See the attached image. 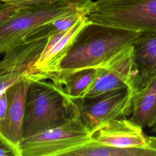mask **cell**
I'll return each mask as SVG.
<instances>
[{"instance_id":"obj_8","label":"cell","mask_w":156,"mask_h":156,"mask_svg":"<svg viewBox=\"0 0 156 156\" xmlns=\"http://www.w3.org/2000/svg\"><path fill=\"white\" fill-rule=\"evenodd\" d=\"M35 74L17 81L5 90L7 108L0 121V139L12 149L15 156H21L20 144L23 138L26 95L30 79Z\"/></svg>"},{"instance_id":"obj_2","label":"cell","mask_w":156,"mask_h":156,"mask_svg":"<svg viewBox=\"0 0 156 156\" xmlns=\"http://www.w3.org/2000/svg\"><path fill=\"white\" fill-rule=\"evenodd\" d=\"M40 74L30 79L27 92L23 138L60 126L73 116L69 98Z\"/></svg>"},{"instance_id":"obj_9","label":"cell","mask_w":156,"mask_h":156,"mask_svg":"<svg viewBox=\"0 0 156 156\" xmlns=\"http://www.w3.org/2000/svg\"><path fill=\"white\" fill-rule=\"evenodd\" d=\"M132 55L130 45L96 68L93 80L83 97L94 96L121 88L131 90Z\"/></svg>"},{"instance_id":"obj_4","label":"cell","mask_w":156,"mask_h":156,"mask_svg":"<svg viewBox=\"0 0 156 156\" xmlns=\"http://www.w3.org/2000/svg\"><path fill=\"white\" fill-rule=\"evenodd\" d=\"M86 16L91 22L140 32H156V0H97Z\"/></svg>"},{"instance_id":"obj_15","label":"cell","mask_w":156,"mask_h":156,"mask_svg":"<svg viewBox=\"0 0 156 156\" xmlns=\"http://www.w3.org/2000/svg\"><path fill=\"white\" fill-rule=\"evenodd\" d=\"M66 156H156V151L147 148L118 147L90 140Z\"/></svg>"},{"instance_id":"obj_20","label":"cell","mask_w":156,"mask_h":156,"mask_svg":"<svg viewBox=\"0 0 156 156\" xmlns=\"http://www.w3.org/2000/svg\"><path fill=\"white\" fill-rule=\"evenodd\" d=\"M146 142L148 149L156 151V137L146 136Z\"/></svg>"},{"instance_id":"obj_13","label":"cell","mask_w":156,"mask_h":156,"mask_svg":"<svg viewBox=\"0 0 156 156\" xmlns=\"http://www.w3.org/2000/svg\"><path fill=\"white\" fill-rule=\"evenodd\" d=\"M130 115L129 119L143 128L156 125V80L132 93Z\"/></svg>"},{"instance_id":"obj_5","label":"cell","mask_w":156,"mask_h":156,"mask_svg":"<svg viewBox=\"0 0 156 156\" xmlns=\"http://www.w3.org/2000/svg\"><path fill=\"white\" fill-rule=\"evenodd\" d=\"M91 133L73 116L65 124L31 136L20 144L21 156H66L90 140Z\"/></svg>"},{"instance_id":"obj_16","label":"cell","mask_w":156,"mask_h":156,"mask_svg":"<svg viewBox=\"0 0 156 156\" xmlns=\"http://www.w3.org/2000/svg\"><path fill=\"white\" fill-rule=\"evenodd\" d=\"M83 0H0L1 2L11 4L21 9L34 8L49 5L77 2Z\"/></svg>"},{"instance_id":"obj_3","label":"cell","mask_w":156,"mask_h":156,"mask_svg":"<svg viewBox=\"0 0 156 156\" xmlns=\"http://www.w3.org/2000/svg\"><path fill=\"white\" fill-rule=\"evenodd\" d=\"M91 0L21 9L0 24V54L5 53L34 35L41 27L76 13H87Z\"/></svg>"},{"instance_id":"obj_19","label":"cell","mask_w":156,"mask_h":156,"mask_svg":"<svg viewBox=\"0 0 156 156\" xmlns=\"http://www.w3.org/2000/svg\"><path fill=\"white\" fill-rule=\"evenodd\" d=\"M0 156H15L12 149L0 139Z\"/></svg>"},{"instance_id":"obj_21","label":"cell","mask_w":156,"mask_h":156,"mask_svg":"<svg viewBox=\"0 0 156 156\" xmlns=\"http://www.w3.org/2000/svg\"><path fill=\"white\" fill-rule=\"evenodd\" d=\"M152 132H154V133H156V125H155V126H154L153 127V129H152Z\"/></svg>"},{"instance_id":"obj_12","label":"cell","mask_w":156,"mask_h":156,"mask_svg":"<svg viewBox=\"0 0 156 156\" xmlns=\"http://www.w3.org/2000/svg\"><path fill=\"white\" fill-rule=\"evenodd\" d=\"M88 22L86 16L80 18L46 52L41 53L34 65L36 73L43 75L45 79L60 70V65L68 53L79 31Z\"/></svg>"},{"instance_id":"obj_22","label":"cell","mask_w":156,"mask_h":156,"mask_svg":"<svg viewBox=\"0 0 156 156\" xmlns=\"http://www.w3.org/2000/svg\"><path fill=\"white\" fill-rule=\"evenodd\" d=\"M0 4H1V1H0Z\"/></svg>"},{"instance_id":"obj_7","label":"cell","mask_w":156,"mask_h":156,"mask_svg":"<svg viewBox=\"0 0 156 156\" xmlns=\"http://www.w3.org/2000/svg\"><path fill=\"white\" fill-rule=\"evenodd\" d=\"M48 38L35 33L5 52L0 60V95L17 81L37 74L34 65L44 48Z\"/></svg>"},{"instance_id":"obj_17","label":"cell","mask_w":156,"mask_h":156,"mask_svg":"<svg viewBox=\"0 0 156 156\" xmlns=\"http://www.w3.org/2000/svg\"><path fill=\"white\" fill-rule=\"evenodd\" d=\"M20 8L16 6L8 4H0V24L11 18L15 14H16Z\"/></svg>"},{"instance_id":"obj_10","label":"cell","mask_w":156,"mask_h":156,"mask_svg":"<svg viewBox=\"0 0 156 156\" xmlns=\"http://www.w3.org/2000/svg\"><path fill=\"white\" fill-rule=\"evenodd\" d=\"M132 46L133 93L156 80V32H140Z\"/></svg>"},{"instance_id":"obj_6","label":"cell","mask_w":156,"mask_h":156,"mask_svg":"<svg viewBox=\"0 0 156 156\" xmlns=\"http://www.w3.org/2000/svg\"><path fill=\"white\" fill-rule=\"evenodd\" d=\"M132 94L131 90L126 88L94 96L69 99L73 115L91 133L112 119L129 116Z\"/></svg>"},{"instance_id":"obj_14","label":"cell","mask_w":156,"mask_h":156,"mask_svg":"<svg viewBox=\"0 0 156 156\" xmlns=\"http://www.w3.org/2000/svg\"><path fill=\"white\" fill-rule=\"evenodd\" d=\"M96 68H86L69 72L58 71L48 79L57 86L69 99L83 97L94 77Z\"/></svg>"},{"instance_id":"obj_1","label":"cell","mask_w":156,"mask_h":156,"mask_svg":"<svg viewBox=\"0 0 156 156\" xmlns=\"http://www.w3.org/2000/svg\"><path fill=\"white\" fill-rule=\"evenodd\" d=\"M140 33L88 20L61 62L58 71L98 68L132 45Z\"/></svg>"},{"instance_id":"obj_18","label":"cell","mask_w":156,"mask_h":156,"mask_svg":"<svg viewBox=\"0 0 156 156\" xmlns=\"http://www.w3.org/2000/svg\"><path fill=\"white\" fill-rule=\"evenodd\" d=\"M7 108V97L6 92L0 95V121L4 118Z\"/></svg>"},{"instance_id":"obj_11","label":"cell","mask_w":156,"mask_h":156,"mask_svg":"<svg viewBox=\"0 0 156 156\" xmlns=\"http://www.w3.org/2000/svg\"><path fill=\"white\" fill-rule=\"evenodd\" d=\"M90 140L118 147L148 149L143 127L125 118L114 119L103 124L91 133Z\"/></svg>"}]
</instances>
